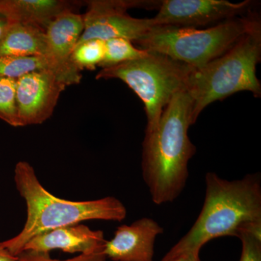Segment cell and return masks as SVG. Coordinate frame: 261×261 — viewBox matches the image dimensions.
Segmentation results:
<instances>
[{"instance_id":"obj_11","label":"cell","mask_w":261,"mask_h":261,"mask_svg":"<svg viewBox=\"0 0 261 261\" xmlns=\"http://www.w3.org/2000/svg\"><path fill=\"white\" fill-rule=\"evenodd\" d=\"M163 231L162 226L150 218L121 225L111 240H106L103 255L113 261H154L156 239Z\"/></svg>"},{"instance_id":"obj_23","label":"cell","mask_w":261,"mask_h":261,"mask_svg":"<svg viewBox=\"0 0 261 261\" xmlns=\"http://www.w3.org/2000/svg\"><path fill=\"white\" fill-rule=\"evenodd\" d=\"M17 257L12 255L11 253L4 246L0 241V261H16Z\"/></svg>"},{"instance_id":"obj_2","label":"cell","mask_w":261,"mask_h":261,"mask_svg":"<svg viewBox=\"0 0 261 261\" xmlns=\"http://www.w3.org/2000/svg\"><path fill=\"white\" fill-rule=\"evenodd\" d=\"M261 232V186L257 175L228 181L216 173L205 176V196L197 220L165 255L162 261L191 252H200L211 240L238 237L244 232Z\"/></svg>"},{"instance_id":"obj_15","label":"cell","mask_w":261,"mask_h":261,"mask_svg":"<svg viewBox=\"0 0 261 261\" xmlns=\"http://www.w3.org/2000/svg\"><path fill=\"white\" fill-rule=\"evenodd\" d=\"M42 70H50L54 72L50 61L44 57L19 58L0 55L1 78L18 80L20 77L31 72Z\"/></svg>"},{"instance_id":"obj_21","label":"cell","mask_w":261,"mask_h":261,"mask_svg":"<svg viewBox=\"0 0 261 261\" xmlns=\"http://www.w3.org/2000/svg\"><path fill=\"white\" fill-rule=\"evenodd\" d=\"M199 254H200V252L183 254V255L171 259L169 261H200Z\"/></svg>"},{"instance_id":"obj_3","label":"cell","mask_w":261,"mask_h":261,"mask_svg":"<svg viewBox=\"0 0 261 261\" xmlns=\"http://www.w3.org/2000/svg\"><path fill=\"white\" fill-rule=\"evenodd\" d=\"M14 181L17 191L25 200L27 210V221L21 231L2 242L14 256L22 253L27 244L39 233L93 220L120 222L126 217V207L112 196L87 201L56 197L44 188L35 170L27 161L17 163Z\"/></svg>"},{"instance_id":"obj_18","label":"cell","mask_w":261,"mask_h":261,"mask_svg":"<svg viewBox=\"0 0 261 261\" xmlns=\"http://www.w3.org/2000/svg\"><path fill=\"white\" fill-rule=\"evenodd\" d=\"M17 80L0 77V119L20 127L16 102Z\"/></svg>"},{"instance_id":"obj_14","label":"cell","mask_w":261,"mask_h":261,"mask_svg":"<svg viewBox=\"0 0 261 261\" xmlns=\"http://www.w3.org/2000/svg\"><path fill=\"white\" fill-rule=\"evenodd\" d=\"M0 55L48 59L45 29L33 24L12 23L0 40Z\"/></svg>"},{"instance_id":"obj_12","label":"cell","mask_w":261,"mask_h":261,"mask_svg":"<svg viewBox=\"0 0 261 261\" xmlns=\"http://www.w3.org/2000/svg\"><path fill=\"white\" fill-rule=\"evenodd\" d=\"M105 243L102 231L79 224L39 233L27 244L23 252L49 253L58 250L79 255L92 254L102 252Z\"/></svg>"},{"instance_id":"obj_22","label":"cell","mask_w":261,"mask_h":261,"mask_svg":"<svg viewBox=\"0 0 261 261\" xmlns=\"http://www.w3.org/2000/svg\"><path fill=\"white\" fill-rule=\"evenodd\" d=\"M11 22L10 21L9 19L7 18L3 12L0 10V40L5 35V32H7L8 28L11 24Z\"/></svg>"},{"instance_id":"obj_4","label":"cell","mask_w":261,"mask_h":261,"mask_svg":"<svg viewBox=\"0 0 261 261\" xmlns=\"http://www.w3.org/2000/svg\"><path fill=\"white\" fill-rule=\"evenodd\" d=\"M260 59L261 30H258L244 36L224 54L192 70L186 88L192 100V124L215 101L243 91L260 97L256 67Z\"/></svg>"},{"instance_id":"obj_8","label":"cell","mask_w":261,"mask_h":261,"mask_svg":"<svg viewBox=\"0 0 261 261\" xmlns=\"http://www.w3.org/2000/svg\"><path fill=\"white\" fill-rule=\"evenodd\" d=\"M66 85L50 70H35L17 80L20 126L42 124L50 118Z\"/></svg>"},{"instance_id":"obj_7","label":"cell","mask_w":261,"mask_h":261,"mask_svg":"<svg viewBox=\"0 0 261 261\" xmlns=\"http://www.w3.org/2000/svg\"><path fill=\"white\" fill-rule=\"evenodd\" d=\"M83 15L84 28L78 43L123 38L136 42L154 27L152 18H136L127 10L136 7L160 6L161 2L92 0ZM77 43V44H78Z\"/></svg>"},{"instance_id":"obj_16","label":"cell","mask_w":261,"mask_h":261,"mask_svg":"<svg viewBox=\"0 0 261 261\" xmlns=\"http://www.w3.org/2000/svg\"><path fill=\"white\" fill-rule=\"evenodd\" d=\"M147 54L148 51L135 47L128 39L114 38L106 41V55L99 66L102 68L114 66L140 59Z\"/></svg>"},{"instance_id":"obj_19","label":"cell","mask_w":261,"mask_h":261,"mask_svg":"<svg viewBox=\"0 0 261 261\" xmlns=\"http://www.w3.org/2000/svg\"><path fill=\"white\" fill-rule=\"evenodd\" d=\"M238 238L243 245L240 261H261V233L244 232Z\"/></svg>"},{"instance_id":"obj_9","label":"cell","mask_w":261,"mask_h":261,"mask_svg":"<svg viewBox=\"0 0 261 261\" xmlns=\"http://www.w3.org/2000/svg\"><path fill=\"white\" fill-rule=\"evenodd\" d=\"M251 4L249 0L238 3L226 0H163L152 20L155 25L195 28L236 18Z\"/></svg>"},{"instance_id":"obj_6","label":"cell","mask_w":261,"mask_h":261,"mask_svg":"<svg viewBox=\"0 0 261 261\" xmlns=\"http://www.w3.org/2000/svg\"><path fill=\"white\" fill-rule=\"evenodd\" d=\"M194 68L155 51L114 66L103 68L97 80L117 79L132 89L144 103L147 128L152 132L159 124L165 108L175 94L186 89Z\"/></svg>"},{"instance_id":"obj_1","label":"cell","mask_w":261,"mask_h":261,"mask_svg":"<svg viewBox=\"0 0 261 261\" xmlns=\"http://www.w3.org/2000/svg\"><path fill=\"white\" fill-rule=\"evenodd\" d=\"M192 111V98L184 89L165 108L157 127L145 133L142 177L155 205L173 202L186 186L189 162L196 152L188 135Z\"/></svg>"},{"instance_id":"obj_20","label":"cell","mask_w":261,"mask_h":261,"mask_svg":"<svg viewBox=\"0 0 261 261\" xmlns=\"http://www.w3.org/2000/svg\"><path fill=\"white\" fill-rule=\"evenodd\" d=\"M16 261H108V259L103 255L102 252L92 254H81L66 260L53 258L49 253L23 252L17 256Z\"/></svg>"},{"instance_id":"obj_13","label":"cell","mask_w":261,"mask_h":261,"mask_svg":"<svg viewBox=\"0 0 261 261\" xmlns=\"http://www.w3.org/2000/svg\"><path fill=\"white\" fill-rule=\"evenodd\" d=\"M76 3L64 0H0V10L11 23L33 24L45 29L48 24Z\"/></svg>"},{"instance_id":"obj_17","label":"cell","mask_w":261,"mask_h":261,"mask_svg":"<svg viewBox=\"0 0 261 261\" xmlns=\"http://www.w3.org/2000/svg\"><path fill=\"white\" fill-rule=\"evenodd\" d=\"M105 55L106 42L100 39H90L76 44L71 59L79 70H94L102 63Z\"/></svg>"},{"instance_id":"obj_10","label":"cell","mask_w":261,"mask_h":261,"mask_svg":"<svg viewBox=\"0 0 261 261\" xmlns=\"http://www.w3.org/2000/svg\"><path fill=\"white\" fill-rule=\"evenodd\" d=\"M84 28L83 15L73 10H65L45 28L48 59L55 73L65 85L80 83L81 70L72 62V53Z\"/></svg>"},{"instance_id":"obj_5","label":"cell","mask_w":261,"mask_h":261,"mask_svg":"<svg viewBox=\"0 0 261 261\" xmlns=\"http://www.w3.org/2000/svg\"><path fill=\"white\" fill-rule=\"evenodd\" d=\"M261 30L254 16L236 17L205 29L154 25L137 43L140 49L155 51L198 69L224 54L239 39Z\"/></svg>"}]
</instances>
